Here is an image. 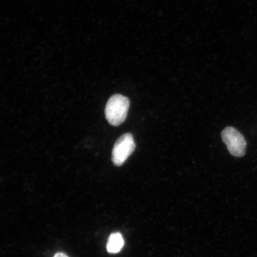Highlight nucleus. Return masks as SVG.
I'll return each mask as SVG.
<instances>
[{"label":"nucleus","instance_id":"obj_2","mask_svg":"<svg viewBox=\"0 0 257 257\" xmlns=\"http://www.w3.org/2000/svg\"><path fill=\"white\" fill-rule=\"evenodd\" d=\"M221 136L231 155L236 157H242L245 155L246 141L235 128L231 126L225 127L221 132Z\"/></svg>","mask_w":257,"mask_h":257},{"label":"nucleus","instance_id":"obj_4","mask_svg":"<svg viewBox=\"0 0 257 257\" xmlns=\"http://www.w3.org/2000/svg\"><path fill=\"white\" fill-rule=\"evenodd\" d=\"M124 245V241L121 234L118 232L113 233L109 237L107 250L109 253H116L119 252Z\"/></svg>","mask_w":257,"mask_h":257},{"label":"nucleus","instance_id":"obj_3","mask_svg":"<svg viewBox=\"0 0 257 257\" xmlns=\"http://www.w3.org/2000/svg\"><path fill=\"white\" fill-rule=\"evenodd\" d=\"M136 144L131 134H125L115 142L112 152V162L116 166L123 165L136 150Z\"/></svg>","mask_w":257,"mask_h":257},{"label":"nucleus","instance_id":"obj_1","mask_svg":"<svg viewBox=\"0 0 257 257\" xmlns=\"http://www.w3.org/2000/svg\"><path fill=\"white\" fill-rule=\"evenodd\" d=\"M130 101L128 98L115 94L108 99L105 108L106 119L112 126H119L126 120Z\"/></svg>","mask_w":257,"mask_h":257},{"label":"nucleus","instance_id":"obj_5","mask_svg":"<svg viewBox=\"0 0 257 257\" xmlns=\"http://www.w3.org/2000/svg\"><path fill=\"white\" fill-rule=\"evenodd\" d=\"M54 257H68V256L66 255L65 253L59 252L57 253L54 256Z\"/></svg>","mask_w":257,"mask_h":257}]
</instances>
